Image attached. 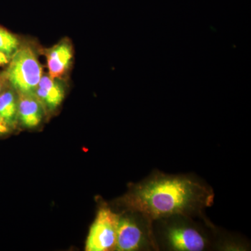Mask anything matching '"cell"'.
Returning <instances> with one entry per match:
<instances>
[{
  "instance_id": "8",
  "label": "cell",
  "mask_w": 251,
  "mask_h": 251,
  "mask_svg": "<svg viewBox=\"0 0 251 251\" xmlns=\"http://www.w3.org/2000/svg\"><path fill=\"white\" fill-rule=\"evenodd\" d=\"M72 58V46L68 41H62L50 50L47 54L50 76H62L69 69Z\"/></svg>"
},
{
  "instance_id": "6",
  "label": "cell",
  "mask_w": 251,
  "mask_h": 251,
  "mask_svg": "<svg viewBox=\"0 0 251 251\" xmlns=\"http://www.w3.org/2000/svg\"><path fill=\"white\" fill-rule=\"evenodd\" d=\"M18 117L27 128L40 124L44 116L43 105L34 94L18 93Z\"/></svg>"
},
{
  "instance_id": "10",
  "label": "cell",
  "mask_w": 251,
  "mask_h": 251,
  "mask_svg": "<svg viewBox=\"0 0 251 251\" xmlns=\"http://www.w3.org/2000/svg\"><path fill=\"white\" fill-rule=\"evenodd\" d=\"M19 41L16 36L0 27V51L9 57L18 49Z\"/></svg>"
},
{
  "instance_id": "9",
  "label": "cell",
  "mask_w": 251,
  "mask_h": 251,
  "mask_svg": "<svg viewBox=\"0 0 251 251\" xmlns=\"http://www.w3.org/2000/svg\"><path fill=\"white\" fill-rule=\"evenodd\" d=\"M0 117L9 126L17 121L18 99L13 90H4L0 94Z\"/></svg>"
},
{
  "instance_id": "13",
  "label": "cell",
  "mask_w": 251,
  "mask_h": 251,
  "mask_svg": "<svg viewBox=\"0 0 251 251\" xmlns=\"http://www.w3.org/2000/svg\"><path fill=\"white\" fill-rule=\"evenodd\" d=\"M6 77L0 76V94L5 90V81Z\"/></svg>"
},
{
  "instance_id": "11",
  "label": "cell",
  "mask_w": 251,
  "mask_h": 251,
  "mask_svg": "<svg viewBox=\"0 0 251 251\" xmlns=\"http://www.w3.org/2000/svg\"><path fill=\"white\" fill-rule=\"evenodd\" d=\"M9 125L0 117V135H4L9 132Z\"/></svg>"
},
{
  "instance_id": "12",
  "label": "cell",
  "mask_w": 251,
  "mask_h": 251,
  "mask_svg": "<svg viewBox=\"0 0 251 251\" xmlns=\"http://www.w3.org/2000/svg\"><path fill=\"white\" fill-rule=\"evenodd\" d=\"M9 57L7 54L0 51V66L7 64L9 62Z\"/></svg>"
},
{
  "instance_id": "4",
  "label": "cell",
  "mask_w": 251,
  "mask_h": 251,
  "mask_svg": "<svg viewBox=\"0 0 251 251\" xmlns=\"http://www.w3.org/2000/svg\"><path fill=\"white\" fill-rule=\"evenodd\" d=\"M176 216V221L168 222L163 230V239L171 250L201 251L209 244L207 237L197 226L186 221H181Z\"/></svg>"
},
{
  "instance_id": "1",
  "label": "cell",
  "mask_w": 251,
  "mask_h": 251,
  "mask_svg": "<svg viewBox=\"0 0 251 251\" xmlns=\"http://www.w3.org/2000/svg\"><path fill=\"white\" fill-rule=\"evenodd\" d=\"M214 197L210 187L192 176L155 173L132 185L122 201L127 209L151 223L172 216L196 215L212 204Z\"/></svg>"
},
{
  "instance_id": "2",
  "label": "cell",
  "mask_w": 251,
  "mask_h": 251,
  "mask_svg": "<svg viewBox=\"0 0 251 251\" xmlns=\"http://www.w3.org/2000/svg\"><path fill=\"white\" fill-rule=\"evenodd\" d=\"M5 77L18 93L34 94L42 77V68L34 50L27 46L18 49Z\"/></svg>"
},
{
  "instance_id": "7",
  "label": "cell",
  "mask_w": 251,
  "mask_h": 251,
  "mask_svg": "<svg viewBox=\"0 0 251 251\" xmlns=\"http://www.w3.org/2000/svg\"><path fill=\"white\" fill-rule=\"evenodd\" d=\"M34 94L43 105L52 110L57 108L64 99V87L57 78L42 75Z\"/></svg>"
},
{
  "instance_id": "3",
  "label": "cell",
  "mask_w": 251,
  "mask_h": 251,
  "mask_svg": "<svg viewBox=\"0 0 251 251\" xmlns=\"http://www.w3.org/2000/svg\"><path fill=\"white\" fill-rule=\"evenodd\" d=\"M138 218L120 216L115 250L133 251L155 248L152 224L142 214L138 213Z\"/></svg>"
},
{
  "instance_id": "5",
  "label": "cell",
  "mask_w": 251,
  "mask_h": 251,
  "mask_svg": "<svg viewBox=\"0 0 251 251\" xmlns=\"http://www.w3.org/2000/svg\"><path fill=\"white\" fill-rule=\"evenodd\" d=\"M120 215L109 208L102 207L97 213L86 242L87 251L115 250Z\"/></svg>"
}]
</instances>
